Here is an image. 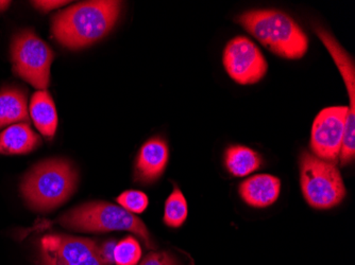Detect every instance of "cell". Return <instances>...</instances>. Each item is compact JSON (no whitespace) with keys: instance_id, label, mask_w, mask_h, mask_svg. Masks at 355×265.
<instances>
[{"instance_id":"1","label":"cell","mask_w":355,"mask_h":265,"mask_svg":"<svg viewBox=\"0 0 355 265\" xmlns=\"http://www.w3.org/2000/svg\"><path fill=\"white\" fill-rule=\"evenodd\" d=\"M119 1H87L55 14L53 35L69 49H81L105 37L121 14Z\"/></svg>"},{"instance_id":"2","label":"cell","mask_w":355,"mask_h":265,"mask_svg":"<svg viewBox=\"0 0 355 265\" xmlns=\"http://www.w3.org/2000/svg\"><path fill=\"white\" fill-rule=\"evenodd\" d=\"M237 21L264 47L279 57L298 60L308 53V35L284 12L253 10L239 15Z\"/></svg>"},{"instance_id":"3","label":"cell","mask_w":355,"mask_h":265,"mask_svg":"<svg viewBox=\"0 0 355 265\" xmlns=\"http://www.w3.org/2000/svg\"><path fill=\"white\" fill-rule=\"evenodd\" d=\"M78 175L64 159L43 161L32 169L21 184L28 206L37 211H51L69 200L75 192Z\"/></svg>"},{"instance_id":"4","label":"cell","mask_w":355,"mask_h":265,"mask_svg":"<svg viewBox=\"0 0 355 265\" xmlns=\"http://www.w3.org/2000/svg\"><path fill=\"white\" fill-rule=\"evenodd\" d=\"M58 222L67 228L85 232L130 231L141 239L149 250H155V243L143 221L116 205L105 202L87 203L64 213Z\"/></svg>"},{"instance_id":"5","label":"cell","mask_w":355,"mask_h":265,"mask_svg":"<svg viewBox=\"0 0 355 265\" xmlns=\"http://www.w3.org/2000/svg\"><path fill=\"white\" fill-rule=\"evenodd\" d=\"M300 183L305 201L315 209L333 208L346 197L344 181L336 165L308 152L300 157Z\"/></svg>"},{"instance_id":"6","label":"cell","mask_w":355,"mask_h":265,"mask_svg":"<svg viewBox=\"0 0 355 265\" xmlns=\"http://www.w3.org/2000/svg\"><path fill=\"white\" fill-rule=\"evenodd\" d=\"M55 53L35 32L24 30L14 37L11 59L16 75L35 89L46 91L51 80V66Z\"/></svg>"},{"instance_id":"7","label":"cell","mask_w":355,"mask_h":265,"mask_svg":"<svg viewBox=\"0 0 355 265\" xmlns=\"http://www.w3.org/2000/svg\"><path fill=\"white\" fill-rule=\"evenodd\" d=\"M41 257L43 265H110L95 241L67 235L44 237Z\"/></svg>"},{"instance_id":"8","label":"cell","mask_w":355,"mask_h":265,"mask_svg":"<svg viewBox=\"0 0 355 265\" xmlns=\"http://www.w3.org/2000/svg\"><path fill=\"white\" fill-rule=\"evenodd\" d=\"M315 32L324 45L326 46L331 57L334 60L337 68L344 77L345 84L348 91L350 105L347 116L346 129H345L344 140L340 149V159L343 165H348L354 161L355 156V66L352 57L345 51L340 43L334 39L330 32L321 27H315Z\"/></svg>"},{"instance_id":"9","label":"cell","mask_w":355,"mask_h":265,"mask_svg":"<svg viewBox=\"0 0 355 265\" xmlns=\"http://www.w3.org/2000/svg\"><path fill=\"white\" fill-rule=\"evenodd\" d=\"M223 63L229 77L241 85L255 84L266 75L268 64L250 39L236 37L223 51Z\"/></svg>"},{"instance_id":"10","label":"cell","mask_w":355,"mask_h":265,"mask_svg":"<svg viewBox=\"0 0 355 265\" xmlns=\"http://www.w3.org/2000/svg\"><path fill=\"white\" fill-rule=\"evenodd\" d=\"M348 111V107H330L317 115L311 131V147L315 156L330 163L338 158Z\"/></svg>"},{"instance_id":"11","label":"cell","mask_w":355,"mask_h":265,"mask_svg":"<svg viewBox=\"0 0 355 265\" xmlns=\"http://www.w3.org/2000/svg\"><path fill=\"white\" fill-rule=\"evenodd\" d=\"M168 159V147L162 139L144 143L135 161V181L143 185L155 183L164 172Z\"/></svg>"},{"instance_id":"12","label":"cell","mask_w":355,"mask_h":265,"mask_svg":"<svg viewBox=\"0 0 355 265\" xmlns=\"http://www.w3.org/2000/svg\"><path fill=\"white\" fill-rule=\"evenodd\" d=\"M239 194L249 206L266 208L275 204L281 192V181L270 174H257L239 185Z\"/></svg>"},{"instance_id":"13","label":"cell","mask_w":355,"mask_h":265,"mask_svg":"<svg viewBox=\"0 0 355 265\" xmlns=\"http://www.w3.org/2000/svg\"><path fill=\"white\" fill-rule=\"evenodd\" d=\"M41 139L26 122L15 123L0 133V154H27L35 150Z\"/></svg>"},{"instance_id":"14","label":"cell","mask_w":355,"mask_h":265,"mask_svg":"<svg viewBox=\"0 0 355 265\" xmlns=\"http://www.w3.org/2000/svg\"><path fill=\"white\" fill-rule=\"evenodd\" d=\"M30 115L35 127L48 140L53 138L58 127V115L53 98L46 91L32 95Z\"/></svg>"},{"instance_id":"15","label":"cell","mask_w":355,"mask_h":265,"mask_svg":"<svg viewBox=\"0 0 355 265\" xmlns=\"http://www.w3.org/2000/svg\"><path fill=\"white\" fill-rule=\"evenodd\" d=\"M29 121L27 95L23 89H7L0 91V129L16 122Z\"/></svg>"},{"instance_id":"16","label":"cell","mask_w":355,"mask_h":265,"mask_svg":"<svg viewBox=\"0 0 355 265\" xmlns=\"http://www.w3.org/2000/svg\"><path fill=\"white\" fill-rule=\"evenodd\" d=\"M262 163L260 154L244 145H232L225 153V168L233 176H247L259 170Z\"/></svg>"},{"instance_id":"17","label":"cell","mask_w":355,"mask_h":265,"mask_svg":"<svg viewBox=\"0 0 355 265\" xmlns=\"http://www.w3.org/2000/svg\"><path fill=\"white\" fill-rule=\"evenodd\" d=\"M189 208L187 200L180 189L175 186L165 203L164 223L168 227L178 228L182 226L187 219Z\"/></svg>"},{"instance_id":"18","label":"cell","mask_w":355,"mask_h":265,"mask_svg":"<svg viewBox=\"0 0 355 265\" xmlns=\"http://www.w3.org/2000/svg\"><path fill=\"white\" fill-rule=\"evenodd\" d=\"M141 257V245L133 237H127L115 245L113 258L116 265H137Z\"/></svg>"},{"instance_id":"19","label":"cell","mask_w":355,"mask_h":265,"mask_svg":"<svg viewBox=\"0 0 355 265\" xmlns=\"http://www.w3.org/2000/svg\"><path fill=\"white\" fill-rule=\"evenodd\" d=\"M116 201L121 207L133 214L143 213L149 204L148 197L137 190L125 191L117 197Z\"/></svg>"},{"instance_id":"20","label":"cell","mask_w":355,"mask_h":265,"mask_svg":"<svg viewBox=\"0 0 355 265\" xmlns=\"http://www.w3.org/2000/svg\"><path fill=\"white\" fill-rule=\"evenodd\" d=\"M141 265H181L180 261L169 253H151Z\"/></svg>"},{"instance_id":"21","label":"cell","mask_w":355,"mask_h":265,"mask_svg":"<svg viewBox=\"0 0 355 265\" xmlns=\"http://www.w3.org/2000/svg\"><path fill=\"white\" fill-rule=\"evenodd\" d=\"M32 3L44 13H47L51 10L57 9V8L62 7V6L67 5L69 3L67 1H59V0H51V1L43 0V1H33Z\"/></svg>"},{"instance_id":"22","label":"cell","mask_w":355,"mask_h":265,"mask_svg":"<svg viewBox=\"0 0 355 265\" xmlns=\"http://www.w3.org/2000/svg\"><path fill=\"white\" fill-rule=\"evenodd\" d=\"M116 243L114 241H109V242L105 243L101 247V253H103V258L107 260V263L114 262V258H113V254H114V248Z\"/></svg>"},{"instance_id":"23","label":"cell","mask_w":355,"mask_h":265,"mask_svg":"<svg viewBox=\"0 0 355 265\" xmlns=\"http://www.w3.org/2000/svg\"><path fill=\"white\" fill-rule=\"evenodd\" d=\"M10 3H11L10 1H0V12L7 10L9 8Z\"/></svg>"}]
</instances>
